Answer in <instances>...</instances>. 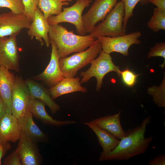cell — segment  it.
Masks as SVG:
<instances>
[{"label":"cell","instance_id":"1","mask_svg":"<svg viewBox=\"0 0 165 165\" xmlns=\"http://www.w3.org/2000/svg\"><path fill=\"white\" fill-rule=\"evenodd\" d=\"M150 121V118L146 117L140 126L127 130L126 132V136L120 140L114 149L101 152L99 161H127L135 156L145 153L153 139L152 136H145L147 126Z\"/></svg>","mask_w":165,"mask_h":165},{"label":"cell","instance_id":"2","mask_svg":"<svg viewBox=\"0 0 165 165\" xmlns=\"http://www.w3.org/2000/svg\"><path fill=\"white\" fill-rule=\"evenodd\" d=\"M48 35L50 41H53L56 44L60 58L85 50L95 40L90 34H75L73 31H69L59 24L50 25Z\"/></svg>","mask_w":165,"mask_h":165},{"label":"cell","instance_id":"3","mask_svg":"<svg viewBox=\"0 0 165 165\" xmlns=\"http://www.w3.org/2000/svg\"><path fill=\"white\" fill-rule=\"evenodd\" d=\"M101 50V44L97 38L87 50L60 58L59 66L64 77H75L78 72L96 58Z\"/></svg>","mask_w":165,"mask_h":165},{"label":"cell","instance_id":"4","mask_svg":"<svg viewBox=\"0 0 165 165\" xmlns=\"http://www.w3.org/2000/svg\"><path fill=\"white\" fill-rule=\"evenodd\" d=\"M124 6L123 2L117 3L105 19L95 26L90 35L95 39L98 37H116L125 35L123 28Z\"/></svg>","mask_w":165,"mask_h":165},{"label":"cell","instance_id":"5","mask_svg":"<svg viewBox=\"0 0 165 165\" xmlns=\"http://www.w3.org/2000/svg\"><path fill=\"white\" fill-rule=\"evenodd\" d=\"M91 66L85 71L82 72L80 75L82 78L81 84L87 82L92 77H95L97 80L96 90L99 91L101 87L104 76L111 72H116L120 76V70L119 67L113 62L110 54L106 53L102 50L99 56L91 62Z\"/></svg>","mask_w":165,"mask_h":165},{"label":"cell","instance_id":"6","mask_svg":"<svg viewBox=\"0 0 165 165\" xmlns=\"http://www.w3.org/2000/svg\"><path fill=\"white\" fill-rule=\"evenodd\" d=\"M91 0H77L72 6L63 8L59 14L51 16L47 19L50 25L62 22H68L73 24L77 33L80 35H86L83 25L82 14L84 9L89 5Z\"/></svg>","mask_w":165,"mask_h":165},{"label":"cell","instance_id":"7","mask_svg":"<svg viewBox=\"0 0 165 165\" xmlns=\"http://www.w3.org/2000/svg\"><path fill=\"white\" fill-rule=\"evenodd\" d=\"M141 34V32L137 31L116 37L101 36L97 38L101 43L102 50L105 53L110 54L116 52L128 56V50L131 45L141 43L138 38Z\"/></svg>","mask_w":165,"mask_h":165},{"label":"cell","instance_id":"8","mask_svg":"<svg viewBox=\"0 0 165 165\" xmlns=\"http://www.w3.org/2000/svg\"><path fill=\"white\" fill-rule=\"evenodd\" d=\"M31 20L24 13H15L11 11L0 14V38L17 36L24 29H28Z\"/></svg>","mask_w":165,"mask_h":165},{"label":"cell","instance_id":"9","mask_svg":"<svg viewBox=\"0 0 165 165\" xmlns=\"http://www.w3.org/2000/svg\"><path fill=\"white\" fill-rule=\"evenodd\" d=\"M118 0H95L88 11L82 16L86 32L90 33L96 24L103 20L113 9Z\"/></svg>","mask_w":165,"mask_h":165},{"label":"cell","instance_id":"10","mask_svg":"<svg viewBox=\"0 0 165 165\" xmlns=\"http://www.w3.org/2000/svg\"><path fill=\"white\" fill-rule=\"evenodd\" d=\"M16 36L0 38V66L20 72V55Z\"/></svg>","mask_w":165,"mask_h":165},{"label":"cell","instance_id":"11","mask_svg":"<svg viewBox=\"0 0 165 165\" xmlns=\"http://www.w3.org/2000/svg\"><path fill=\"white\" fill-rule=\"evenodd\" d=\"M31 96L25 80L16 76L15 84L12 97L11 114L17 119L29 109Z\"/></svg>","mask_w":165,"mask_h":165},{"label":"cell","instance_id":"12","mask_svg":"<svg viewBox=\"0 0 165 165\" xmlns=\"http://www.w3.org/2000/svg\"><path fill=\"white\" fill-rule=\"evenodd\" d=\"M50 42L51 45L52 51L50 62L42 72L34 76L33 79L34 80L41 81L50 88L56 85L64 77L59 66L60 57L57 46L53 41L50 40Z\"/></svg>","mask_w":165,"mask_h":165},{"label":"cell","instance_id":"13","mask_svg":"<svg viewBox=\"0 0 165 165\" xmlns=\"http://www.w3.org/2000/svg\"><path fill=\"white\" fill-rule=\"evenodd\" d=\"M19 142L16 150L20 157L22 165H40L43 158L37 143L21 132Z\"/></svg>","mask_w":165,"mask_h":165},{"label":"cell","instance_id":"14","mask_svg":"<svg viewBox=\"0 0 165 165\" xmlns=\"http://www.w3.org/2000/svg\"><path fill=\"white\" fill-rule=\"evenodd\" d=\"M49 26L47 19L38 7L35 10L34 19L28 29L27 34L31 39L35 38L42 45L45 43L46 46L49 47L50 44L48 35Z\"/></svg>","mask_w":165,"mask_h":165},{"label":"cell","instance_id":"15","mask_svg":"<svg viewBox=\"0 0 165 165\" xmlns=\"http://www.w3.org/2000/svg\"><path fill=\"white\" fill-rule=\"evenodd\" d=\"M18 120L21 132L33 141L37 143L49 142V136L42 131L35 123L29 109Z\"/></svg>","mask_w":165,"mask_h":165},{"label":"cell","instance_id":"16","mask_svg":"<svg viewBox=\"0 0 165 165\" xmlns=\"http://www.w3.org/2000/svg\"><path fill=\"white\" fill-rule=\"evenodd\" d=\"M45 105L42 101L32 98H31L29 104V109L33 116L44 124L59 127L78 123L74 120L60 121L53 119L46 112Z\"/></svg>","mask_w":165,"mask_h":165},{"label":"cell","instance_id":"17","mask_svg":"<svg viewBox=\"0 0 165 165\" xmlns=\"http://www.w3.org/2000/svg\"><path fill=\"white\" fill-rule=\"evenodd\" d=\"M20 133L18 119L6 113L0 119V141L15 142L19 140Z\"/></svg>","mask_w":165,"mask_h":165},{"label":"cell","instance_id":"18","mask_svg":"<svg viewBox=\"0 0 165 165\" xmlns=\"http://www.w3.org/2000/svg\"><path fill=\"white\" fill-rule=\"evenodd\" d=\"M28 87L31 98L38 99L44 103L50 109L53 114L61 110L60 106L52 98L49 90L34 79L25 80Z\"/></svg>","mask_w":165,"mask_h":165},{"label":"cell","instance_id":"19","mask_svg":"<svg viewBox=\"0 0 165 165\" xmlns=\"http://www.w3.org/2000/svg\"><path fill=\"white\" fill-rule=\"evenodd\" d=\"M16 76L9 70L0 66V94L5 103L6 113L11 114L12 97Z\"/></svg>","mask_w":165,"mask_h":165},{"label":"cell","instance_id":"20","mask_svg":"<svg viewBox=\"0 0 165 165\" xmlns=\"http://www.w3.org/2000/svg\"><path fill=\"white\" fill-rule=\"evenodd\" d=\"M121 113L120 110L117 113L98 118L90 122L121 140L126 136V132L123 130L120 123Z\"/></svg>","mask_w":165,"mask_h":165},{"label":"cell","instance_id":"21","mask_svg":"<svg viewBox=\"0 0 165 165\" xmlns=\"http://www.w3.org/2000/svg\"><path fill=\"white\" fill-rule=\"evenodd\" d=\"M80 80L79 77L64 78L56 85L48 89L52 98L54 100L60 96L69 93L78 91L87 92V89L81 86Z\"/></svg>","mask_w":165,"mask_h":165},{"label":"cell","instance_id":"22","mask_svg":"<svg viewBox=\"0 0 165 165\" xmlns=\"http://www.w3.org/2000/svg\"><path fill=\"white\" fill-rule=\"evenodd\" d=\"M82 123L88 126L96 134L99 144L102 148V152L112 151L118 145L119 140L106 130L98 127L91 122Z\"/></svg>","mask_w":165,"mask_h":165},{"label":"cell","instance_id":"23","mask_svg":"<svg viewBox=\"0 0 165 165\" xmlns=\"http://www.w3.org/2000/svg\"><path fill=\"white\" fill-rule=\"evenodd\" d=\"M72 0H39L38 7L42 12L45 18L59 14L63 6H68Z\"/></svg>","mask_w":165,"mask_h":165},{"label":"cell","instance_id":"24","mask_svg":"<svg viewBox=\"0 0 165 165\" xmlns=\"http://www.w3.org/2000/svg\"><path fill=\"white\" fill-rule=\"evenodd\" d=\"M148 27L155 32L165 30V11L157 8L154 9L152 16L147 23Z\"/></svg>","mask_w":165,"mask_h":165},{"label":"cell","instance_id":"25","mask_svg":"<svg viewBox=\"0 0 165 165\" xmlns=\"http://www.w3.org/2000/svg\"><path fill=\"white\" fill-rule=\"evenodd\" d=\"M6 8L15 13H24V7L21 0H0V8Z\"/></svg>","mask_w":165,"mask_h":165},{"label":"cell","instance_id":"26","mask_svg":"<svg viewBox=\"0 0 165 165\" xmlns=\"http://www.w3.org/2000/svg\"><path fill=\"white\" fill-rule=\"evenodd\" d=\"M141 0H121L124 6V15L123 28L126 31V27L129 19L133 16V11L137 4Z\"/></svg>","mask_w":165,"mask_h":165},{"label":"cell","instance_id":"27","mask_svg":"<svg viewBox=\"0 0 165 165\" xmlns=\"http://www.w3.org/2000/svg\"><path fill=\"white\" fill-rule=\"evenodd\" d=\"M139 75L135 74L127 68L123 71H120V76L121 77L123 83L126 86H133L137 82V79Z\"/></svg>","mask_w":165,"mask_h":165},{"label":"cell","instance_id":"28","mask_svg":"<svg viewBox=\"0 0 165 165\" xmlns=\"http://www.w3.org/2000/svg\"><path fill=\"white\" fill-rule=\"evenodd\" d=\"M24 13L31 21L33 20L35 10L38 7L39 0H21Z\"/></svg>","mask_w":165,"mask_h":165},{"label":"cell","instance_id":"29","mask_svg":"<svg viewBox=\"0 0 165 165\" xmlns=\"http://www.w3.org/2000/svg\"><path fill=\"white\" fill-rule=\"evenodd\" d=\"M160 57L164 59L163 63L161 65L163 68L165 63V43L161 42L156 43L154 46L151 48L150 51L148 54V58L152 57Z\"/></svg>","mask_w":165,"mask_h":165},{"label":"cell","instance_id":"30","mask_svg":"<svg viewBox=\"0 0 165 165\" xmlns=\"http://www.w3.org/2000/svg\"><path fill=\"white\" fill-rule=\"evenodd\" d=\"M4 165H22L19 155L15 149L4 159Z\"/></svg>","mask_w":165,"mask_h":165},{"label":"cell","instance_id":"31","mask_svg":"<svg viewBox=\"0 0 165 165\" xmlns=\"http://www.w3.org/2000/svg\"><path fill=\"white\" fill-rule=\"evenodd\" d=\"M11 148V145L9 142L0 141V165L1 164V160L2 158Z\"/></svg>","mask_w":165,"mask_h":165},{"label":"cell","instance_id":"32","mask_svg":"<svg viewBox=\"0 0 165 165\" xmlns=\"http://www.w3.org/2000/svg\"><path fill=\"white\" fill-rule=\"evenodd\" d=\"M148 165H165V155L160 154L151 159L149 162Z\"/></svg>","mask_w":165,"mask_h":165},{"label":"cell","instance_id":"33","mask_svg":"<svg viewBox=\"0 0 165 165\" xmlns=\"http://www.w3.org/2000/svg\"><path fill=\"white\" fill-rule=\"evenodd\" d=\"M150 2L156 6L157 8L165 11V0H148Z\"/></svg>","mask_w":165,"mask_h":165},{"label":"cell","instance_id":"34","mask_svg":"<svg viewBox=\"0 0 165 165\" xmlns=\"http://www.w3.org/2000/svg\"><path fill=\"white\" fill-rule=\"evenodd\" d=\"M6 113V107L4 101L0 94V119Z\"/></svg>","mask_w":165,"mask_h":165},{"label":"cell","instance_id":"35","mask_svg":"<svg viewBox=\"0 0 165 165\" xmlns=\"http://www.w3.org/2000/svg\"><path fill=\"white\" fill-rule=\"evenodd\" d=\"M148 0H141L140 1V3L142 5H144L148 4L149 2Z\"/></svg>","mask_w":165,"mask_h":165}]
</instances>
